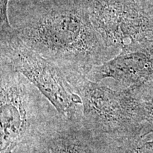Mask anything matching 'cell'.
<instances>
[{"label": "cell", "instance_id": "8992f818", "mask_svg": "<svg viewBox=\"0 0 153 153\" xmlns=\"http://www.w3.org/2000/svg\"><path fill=\"white\" fill-rule=\"evenodd\" d=\"M101 145L78 122L60 116L11 153H99Z\"/></svg>", "mask_w": 153, "mask_h": 153}, {"label": "cell", "instance_id": "52a82bcc", "mask_svg": "<svg viewBox=\"0 0 153 153\" xmlns=\"http://www.w3.org/2000/svg\"><path fill=\"white\" fill-rule=\"evenodd\" d=\"M11 0H0V29L11 27L9 19V5Z\"/></svg>", "mask_w": 153, "mask_h": 153}, {"label": "cell", "instance_id": "ba28073f", "mask_svg": "<svg viewBox=\"0 0 153 153\" xmlns=\"http://www.w3.org/2000/svg\"><path fill=\"white\" fill-rule=\"evenodd\" d=\"M11 1H18V2H30V1H43V0H11Z\"/></svg>", "mask_w": 153, "mask_h": 153}, {"label": "cell", "instance_id": "277c9868", "mask_svg": "<svg viewBox=\"0 0 153 153\" xmlns=\"http://www.w3.org/2000/svg\"><path fill=\"white\" fill-rule=\"evenodd\" d=\"M66 75L82 101L78 122L103 147L110 145L122 131L126 118L125 95L82 74Z\"/></svg>", "mask_w": 153, "mask_h": 153}, {"label": "cell", "instance_id": "5b68a950", "mask_svg": "<svg viewBox=\"0 0 153 153\" xmlns=\"http://www.w3.org/2000/svg\"><path fill=\"white\" fill-rule=\"evenodd\" d=\"M91 20L107 45L128 48L148 30V22L130 0H88Z\"/></svg>", "mask_w": 153, "mask_h": 153}, {"label": "cell", "instance_id": "3957f363", "mask_svg": "<svg viewBox=\"0 0 153 153\" xmlns=\"http://www.w3.org/2000/svg\"><path fill=\"white\" fill-rule=\"evenodd\" d=\"M1 62L23 74L67 119H79L82 101L66 74L23 42L12 26L0 29Z\"/></svg>", "mask_w": 153, "mask_h": 153}, {"label": "cell", "instance_id": "6da1fadb", "mask_svg": "<svg viewBox=\"0 0 153 153\" xmlns=\"http://www.w3.org/2000/svg\"><path fill=\"white\" fill-rule=\"evenodd\" d=\"M9 19L28 47L65 74L87 76L119 53L96 29L88 0L11 1Z\"/></svg>", "mask_w": 153, "mask_h": 153}, {"label": "cell", "instance_id": "7a4b0ae2", "mask_svg": "<svg viewBox=\"0 0 153 153\" xmlns=\"http://www.w3.org/2000/svg\"><path fill=\"white\" fill-rule=\"evenodd\" d=\"M0 66V153H11L61 115L23 74Z\"/></svg>", "mask_w": 153, "mask_h": 153}]
</instances>
